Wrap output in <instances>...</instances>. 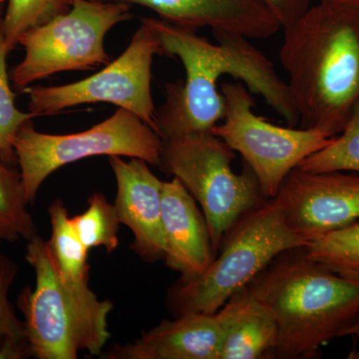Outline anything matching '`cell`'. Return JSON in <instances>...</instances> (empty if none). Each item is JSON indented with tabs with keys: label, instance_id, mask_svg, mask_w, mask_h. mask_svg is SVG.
Wrapping results in <instances>:
<instances>
[{
	"label": "cell",
	"instance_id": "1",
	"mask_svg": "<svg viewBox=\"0 0 359 359\" xmlns=\"http://www.w3.org/2000/svg\"><path fill=\"white\" fill-rule=\"evenodd\" d=\"M159 37L163 55L178 57L186 80L166 84V102L156 113V132L162 140L212 132L223 120L226 104L219 78L231 75L263 97L290 127L299 123L287 82L275 65L249 39L229 32H212L216 43L197 32L162 18H142Z\"/></svg>",
	"mask_w": 359,
	"mask_h": 359
},
{
	"label": "cell",
	"instance_id": "2",
	"mask_svg": "<svg viewBox=\"0 0 359 359\" xmlns=\"http://www.w3.org/2000/svg\"><path fill=\"white\" fill-rule=\"evenodd\" d=\"M280 60L301 128L339 135L359 101V7L309 6L285 28Z\"/></svg>",
	"mask_w": 359,
	"mask_h": 359
},
{
	"label": "cell",
	"instance_id": "3",
	"mask_svg": "<svg viewBox=\"0 0 359 359\" xmlns=\"http://www.w3.org/2000/svg\"><path fill=\"white\" fill-rule=\"evenodd\" d=\"M278 325L275 358H314L359 320V280L335 275L304 255L283 252L248 285Z\"/></svg>",
	"mask_w": 359,
	"mask_h": 359
},
{
	"label": "cell",
	"instance_id": "4",
	"mask_svg": "<svg viewBox=\"0 0 359 359\" xmlns=\"http://www.w3.org/2000/svg\"><path fill=\"white\" fill-rule=\"evenodd\" d=\"M25 259L35 271V287L21 290L18 309L26 337L39 359H76L78 351L101 355L111 334L108 316L114 309L100 301L89 280L61 273L47 241L39 233L27 241Z\"/></svg>",
	"mask_w": 359,
	"mask_h": 359
},
{
	"label": "cell",
	"instance_id": "5",
	"mask_svg": "<svg viewBox=\"0 0 359 359\" xmlns=\"http://www.w3.org/2000/svg\"><path fill=\"white\" fill-rule=\"evenodd\" d=\"M309 243L287 223L278 197L264 201L231 229L221 254L203 275L181 276L170 287L168 311L175 318L187 313H216L276 257L306 247Z\"/></svg>",
	"mask_w": 359,
	"mask_h": 359
},
{
	"label": "cell",
	"instance_id": "6",
	"mask_svg": "<svg viewBox=\"0 0 359 359\" xmlns=\"http://www.w3.org/2000/svg\"><path fill=\"white\" fill-rule=\"evenodd\" d=\"M235 158L212 132L165 139L161 149L158 167L179 179L199 203L216 252L240 219L266 201L247 164L242 174L233 172Z\"/></svg>",
	"mask_w": 359,
	"mask_h": 359
},
{
	"label": "cell",
	"instance_id": "7",
	"mask_svg": "<svg viewBox=\"0 0 359 359\" xmlns=\"http://www.w3.org/2000/svg\"><path fill=\"white\" fill-rule=\"evenodd\" d=\"M162 138L138 116L123 108L95 126L74 134L36 131L26 122L13 139L25 198L33 205L40 187L59 168L94 156L139 158L159 165Z\"/></svg>",
	"mask_w": 359,
	"mask_h": 359
},
{
	"label": "cell",
	"instance_id": "8",
	"mask_svg": "<svg viewBox=\"0 0 359 359\" xmlns=\"http://www.w3.org/2000/svg\"><path fill=\"white\" fill-rule=\"evenodd\" d=\"M126 4L78 0L67 13L21 35L18 44L25 56L11 70V80L18 90L33 82L70 70L92 69L107 65L110 58L104 39L118 23L131 20Z\"/></svg>",
	"mask_w": 359,
	"mask_h": 359
},
{
	"label": "cell",
	"instance_id": "9",
	"mask_svg": "<svg viewBox=\"0 0 359 359\" xmlns=\"http://www.w3.org/2000/svg\"><path fill=\"white\" fill-rule=\"evenodd\" d=\"M219 89L226 111L212 132L243 156L266 200L276 197L287 175L302 161L332 140L323 132L278 126L256 115L254 99L242 82H224Z\"/></svg>",
	"mask_w": 359,
	"mask_h": 359
},
{
	"label": "cell",
	"instance_id": "10",
	"mask_svg": "<svg viewBox=\"0 0 359 359\" xmlns=\"http://www.w3.org/2000/svg\"><path fill=\"white\" fill-rule=\"evenodd\" d=\"M140 21L126 50L96 74L60 86L26 88L30 114L55 115L82 104L106 102L134 113L155 130L157 111L151 91L152 65L154 56L163 55V50L155 30Z\"/></svg>",
	"mask_w": 359,
	"mask_h": 359
},
{
	"label": "cell",
	"instance_id": "11",
	"mask_svg": "<svg viewBox=\"0 0 359 359\" xmlns=\"http://www.w3.org/2000/svg\"><path fill=\"white\" fill-rule=\"evenodd\" d=\"M276 197L290 228L309 242L359 221V175L295 168Z\"/></svg>",
	"mask_w": 359,
	"mask_h": 359
},
{
	"label": "cell",
	"instance_id": "12",
	"mask_svg": "<svg viewBox=\"0 0 359 359\" xmlns=\"http://www.w3.org/2000/svg\"><path fill=\"white\" fill-rule=\"evenodd\" d=\"M117 184L115 207L120 222L133 233L131 250L142 261L154 264L165 257L162 223L163 181L151 172L146 161L110 156Z\"/></svg>",
	"mask_w": 359,
	"mask_h": 359
},
{
	"label": "cell",
	"instance_id": "13",
	"mask_svg": "<svg viewBox=\"0 0 359 359\" xmlns=\"http://www.w3.org/2000/svg\"><path fill=\"white\" fill-rule=\"evenodd\" d=\"M139 4L155 11L160 18L197 32H229L248 39L273 36L282 28L264 0H101Z\"/></svg>",
	"mask_w": 359,
	"mask_h": 359
},
{
	"label": "cell",
	"instance_id": "14",
	"mask_svg": "<svg viewBox=\"0 0 359 359\" xmlns=\"http://www.w3.org/2000/svg\"><path fill=\"white\" fill-rule=\"evenodd\" d=\"M165 264L183 278L203 275L215 259L204 214L179 179L163 182Z\"/></svg>",
	"mask_w": 359,
	"mask_h": 359
},
{
	"label": "cell",
	"instance_id": "15",
	"mask_svg": "<svg viewBox=\"0 0 359 359\" xmlns=\"http://www.w3.org/2000/svg\"><path fill=\"white\" fill-rule=\"evenodd\" d=\"M222 330L216 314L187 313L164 320L140 337L114 344L104 359H219Z\"/></svg>",
	"mask_w": 359,
	"mask_h": 359
},
{
	"label": "cell",
	"instance_id": "16",
	"mask_svg": "<svg viewBox=\"0 0 359 359\" xmlns=\"http://www.w3.org/2000/svg\"><path fill=\"white\" fill-rule=\"evenodd\" d=\"M215 314L222 330L219 359L275 358L278 339L275 316L248 285Z\"/></svg>",
	"mask_w": 359,
	"mask_h": 359
},
{
	"label": "cell",
	"instance_id": "17",
	"mask_svg": "<svg viewBox=\"0 0 359 359\" xmlns=\"http://www.w3.org/2000/svg\"><path fill=\"white\" fill-rule=\"evenodd\" d=\"M27 205L20 170L0 159V243L28 241L36 235Z\"/></svg>",
	"mask_w": 359,
	"mask_h": 359
},
{
	"label": "cell",
	"instance_id": "18",
	"mask_svg": "<svg viewBox=\"0 0 359 359\" xmlns=\"http://www.w3.org/2000/svg\"><path fill=\"white\" fill-rule=\"evenodd\" d=\"M302 250L335 275L359 280V221L314 238Z\"/></svg>",
	"mask_w": 359,
	"mask_h": 359
},
{
	"label": "cell",
	"instance_id": "19",
	"mask_svg": "<svg viewBox=\"0 0 359 359\" xmlns=\"http://www.w3.org/2000/svg\"><path fill=\"white\" fill-rule=\"evenodd\" d=\"M51 237L48 243L61 273L76 280H89V250L78 237L65 203L55 200L48 207Z\"/></svg>",
	"mask_w": 359,
	"mask_h": 359
},
{
	"label": "cell",
	"instance_id": "20",
	"mask_svg": "<svg viewBox=\"0 0 359 359\" xmlns=\"http://www.w3.org/2000/svg\"><path fill=\"white\" fill-rule=\"evenodd\" d=\"M88 208L82 214L71 219L78 237L85 247H103L108 254L119 245V217L114 204H110L102 193L94 192L90 196Z\"/></svg>",
	"mask_w": 359,
	"mask_h": 359
},
{
	"label": "cell",
	"instance_id": "21",
	"mask_svg": "<svg viewBox=\"0 0 359 359\" xmlns=\"http://www.w3.org/2000/svg\"><path fill=\"white\" fill-rule=\"evenodd\" d=\"M297 168L311 173H359V101L344 130L332 137L327 146L302 161Z\"/></svg>",
	"mask_w": 359,
	"mask_h": 359
},
{
	"label": "cell",
	"instance_id": "22",
	"mask_svg": "<svg viewBox=\"0 0 359 359\" xmlns=\"http://www.w3.org/2000/svg\"><path fill=\"white\" fill-rule=\"evenodd\" d=\"M70 7L65 0H8L2 18L7 53L16 48L23 33L67 13Z\"/></svg>",
	"mask_w": 359,
	"mask_h": 359
},
{
	"label": "cell",
	"instance_id": "23",
	"mask_svg": "<svg viewBox=\"0 0 359 359\" xmlns=\"http://www.w3.org/2000/svg\"><path fill=\"white\" fill-rule=\"evenodd\" d=\"M7 54L4 47V20L0 16V159L9 166L16 167L18 158L13 148L14 137L26 122L34 117L16 107L15 94L7 73Z\"/></svg>",
	"mask_w": 359,
	"mask_h": 359
},
{
	"label": "cell",
	"instance_id": "24",
	"mask_svg": "<svg viewBox=\"0 0 359 359\" xmlns=\"http://www.w3.org/2000/svg\"><path fill=\"white\" fill-rule=\"evenodd\" d=\"M18 271V264L0 252V346L7 339H27L25 323L16 316L8 297Z\"/></svg>",
	"mask_w": 359,
	"mask_h": 359
},
{
	"label": "cell",
	"instance_id": "25",
	"mask_svg": "<svg viewBox=\"0 0 359 359\" xmlns=\"http://www.w3.org/2000/svg\"><path fill=\"white\" fill-rule=\"evenodd\" d=\"M264 2L283 29L301 18L311 6V0H264Z\"/></svg>",
	"mask_w": 359,
	"mask_h": 359
},
{
	"label": "cell",
	"instance_id": "26",
	"mask_svg": "<svg viewBox=\"0 0 359 359\" xmlns=\"http://www.w3.org/2000/svg\"><path fill=\"white\" fill-rule=\"evenodd\" d=\"M325 4H346V6L359 7V0H318Z\"/></svg>",
	"mask_w": 359,
	"mask_h": 359
},
{
	"label": "cell",
	"instance_id": "27",
	"mask_svg": "<svg viewBox=\"0 0 359 359\" xmlns=\"http://www.w3.org/2000/svg\"><path fill=\"white\" fill-rule=\"evenodd\" d=\"M348 335L355 337L359 344V320L354 323L353 327H351L347 330L346 337H348Z\"/></svg>",
	"mask_w": 359,
	"mask_h": 359
},
{
	"label": "cell",
	"instance_id": "28",
	"mask_svg": "<svg viewBox=\"0 0 359 359\" xmlns=\"http://www.w3.org/2000/svg\"><path fill=\"white\" fill-rule=\"evenodd\" d=\"M65 1L67 2L69 6H72V4H74V2L78 1V0H65Z\"/></svg>",
	"mask_w": 359,
	"mask_h": 359
},
{
	"label": "cell",
	"instance_id": "29",
	"mask_svg": "<svg viewBox=\"0 0 359 359\" xmlns=\"http://www.w3.org/2000/svg\"><path fill=\"white\" fill-rule=\"evenodd\" d=\"M2 8H4V0H0V15H1Z\"/></svg>",
	"mask_w": 359,
	"mask_h": 359
}]
</instances>
